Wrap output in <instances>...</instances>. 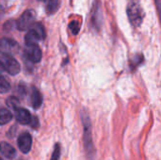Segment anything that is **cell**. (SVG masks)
Wrapping results in <instances>:
<instances>
[{"label":"cell","instance_id":"cell-11","mask_svg":"<svg viewBox=\"0 0 161 160\" xmlns=\"http://www.w3.org/2000/svg\"><path fill=\"white\" fill-rule=\"evenodd\" d=\"M30 103L34 109H39L42 104V96L39 90L35 87H32L31 89V94H30Z\"/></svg>","mask_w":161,"mask_h":160},{"label":"cell","instance_id":"cell-25","mask_svg":"<svg viewBox=\"0 0 161 160\" xmlns=\"http://www.w3.org/2000/svg\"><path fill=\"white\" fill-rule=\"evenodd\" d=\"M0 160H2V158H1V157H0Z\"/></svg>","mask_w":161,"mask_h":160},{"label":"cell","instance_id":"cell-7","mask_svg":"<svg viewBox=\"0 0 161 160\" xmlns=\"http://www.w3.org/2000/svg\"><path fill=\"white\" fill-rule=\"evenodd\" d=\"M18 147L21 150L22 153L27 154L30 149H31V144H32V138L29 133H22L18 140H17Z\"/></svg>","mask_w":161,"mask_h":160},{"label":"cell","instance_id":"cell-13","mask_svg":"<svg viewBox=\"0 0 161 160\" xmlns=\"http://www.w3.org/2000/svg\"><path fill=\"white\" fill-rule=\"evenodd\" d=\"M60 0H47L46 3V12L47 14H54L59 8Z\"/></svg>","mask_w":161,"mask_h":160},{"label":"cell","instance_id":"cell-4","mask_svg":"<svg viewBox=\"0 0 161 160\" xmlns=\"http://www.w3.org/2000/svg\"><path fill=\"white\" fill-rule=\"evenodd\" d=\"M83 125H84V142H85V149L88 154H91L92 151V131H91V123L90 119L86 114L82 116Z\"/></svg>","mask_w":161,"mask_h":160},{"label":"cell","instance_id":"cell-23","mask_svg":"<svg viewBox=\"0 0 161 160\" xmlns=\"http://www.w3.org/2000/svg\"><path fill=\"white\" fill-rule=\"evenodd\" d=\"M2 12H3V10H2V8H0V13H1V14H2Z\"/></svg>","mask_w":161,"mask_h":160},{"label":"cell","instance_id":"cell-8","mask_svg":"<svg viewBox=\"0 0 161 160\" xmlns=\"http://www.w3.org/2000/svg\"><path fill=\"white\" fill-rule=\"evenodd\" d=\"M103 21V17H102V10L100 8V4L99 2L96 0L93 4L92 7V23L93 25V26L97 29H100L101 27V24Z\"/></svg>","mask_w":161,"mask_h":160},{"label":"cell","instance_id":"cell-19","mask_svg":"<svg viewBox=\"0 0 161 160\" xmlns=\"http://www.w3.org/2000/svg\"><path fill=\"white\" fill-rule=\"evenodd\" d=\"M29 124L33 127V128H37L38 126H39V123H38V119L36 118V117H34L33 119H31V121H30V123H29Z\"/></svg>","mask_w":161,"mask_h":160},{"label":"cell","instance_id":"cell-9","mask_svg":"<svg viewBox=\"0 0 161 160\" xmlns=\"http://www.w3.org/2000/svg\"><path fill=\"white\" fill-rule=\"evenodd\" d=\"M15 119L21 124H29L31 121V116L27 109L19 108L15 110Z\"/></svg>","mask_w":161,"mask_h":160},{"label":"cell","instance_id":"cell-10","mask_svg":"<svg viewBox=\"0 0 161 160\" xmlns=\"http://www.w3.org/2000/svg\"><path fill=\"white\" fill-rule=\"evenodd\" d=\"M28 32H30L38 41L45 38V31L43 25L41 23H34L28 29Z\"/></svg>","mask_w":161,"mask_h":160},{"label":"cell","instance_id":"cell-15","mask_svg":"<svg viewBox=\"0 0 161 160\" xmlns=\"http://www.w3.org/2000/svg\"><path fill=\"white\" fill-rule=\"evenodd\" d=\"M6 103H7V106L8 108H10L11 109H13V110L18 109L19 108V106H20V101H19L18 97H16V96H10V97H8L7 99Z\"/></svg>","mask_w":161,"mask_h":160},{"label":"cell","instance_id":"cell-20","mask_svg":"<svg viewBox=\"0 0 161 160\" xmlns=\"http://www.w3.org/2000/svg\"><path fill=\"white\" fill-rule=\"evenodd\" d=\"M17 91H18V93H20V94H22V95H25V93H26V89H25V87H24V86H19V87H17Z\"/></svg>","mask_w":161,"mask_h":160},{"label":"cell","instance_id":"cell-2","mask_svg":"<svg viewBox=\"0 0 161 160\" xmlns=\"http://www.w3.org/2000/svg\"><path fill=\"white\" fill-rule=\"evenodd\" d=\"M36 18V13L33 9L25 10L17 21V28L21 31H25L30 28V26L34 24Z\"/></svg>","mask_w":161,"mask_h":160},{"label":"cell","instance_id":"cell-17","mask_svg":"<svg viewBox=\"0 0 161 160\" xmlns=\"http://www.w3.org/2000/svg\"><path fill=\"white\" fill-rule=\"evenodd\" d=\"M69 28L70 30L72 31V33L74 35H76L78 32H79V29H80V25L78 24L77 21H72L70 24H69Z\"/></svg>","mask_w":161,"mask_h":160},{"label":"cell","instance_id":"cell-24","mask_svg":"<svg viewBox=\"0 0 161 160\" xmlns=\"http://www.w3.org/2000/svg\"><path fill=\"white\" fill-rule=\"evenodd\" d=\"M39 1H46V0H39Z\"/></svg>","mask_w":161,"mask_h":160},{"label":"cell","instance_id":"cell-14","mask_svg":"<svg viewBox=\"0 0 161 160\" xmlns=\"http://www.w3.org/2000/svg\"><path fill=\"white\" fill-rule=\"evenodd\" d=\"M12 119V114L7 108H0V124H7Z\"/></svg>","mask_w":161,"mask_h":160},{"label":"cell","instance_id":"cell-16","mask_svg":"<svg viewBox=\"0 0 161 160\" xmlns=\"http://www.w3.org/2000/svg\"><path fill=\"white\" fill-rule=\"evenodd\" d=\"M9 89L10 85L8 81L5 77L0 76V93H6L9 91Z\"/></svg>","mask_w":161,"mask_h":160},{"label":"cell","instance_id":"cell-21","mask_svg":"<svg viewBox=\"0 0 161 160\" xmlns=\"http://www.w3.org/2000/svg\"><path fill=\"white\" fill-rule=\"evenodd\" d=\"M5 70H4V66H3V64H2V62L0 61V74L1 73H3Z\"/></svg>","mask_w":161,"mask_h":160},{"label":"cell","instance_id":"cell-1","mask_svg":"<svg viewBox=\"0 0 161 160\" xmlns=\"http://www.w3.org/2000/svg\"><path fill=\"white\" fill-rule=\"evenodd\" d=\"M126 14L130 24L134 27H139L144 18L143 9L138 0H130L126 7Z\"/></svg>","mask_w":161,"mask_h":160},{"label":"cell","instance_id":"cell-22","mask_svg":"<svg viewBox=\"0 0 161 160\" xmlns=\"http://www.w3.org/2000/svg\"><path fill=\"white\" fill-rule=\"evenodd\" d=\"M156 3H157V8H158V10H159V6H160V0H156Z\"/></svg>","mask_w":161,"mask_h":160},{"label":"cell","instance_id":"cell-3","mask_svg":"<svg viewBox=\"0 0 161 160\" xmlns=\"http://www.w3.org/2000/svg\"><path fill=\"white\" fill-rule=\"evenodd\" d=\"M1 62L4 66V70L9 74L15 75L20 72V64L11 55H3Z\"/></svg>","mask_w":161,"mask_h":160},{"label":"cell","instance_id":"cell-6","mask_svg":"<svg viewBox=\"0 0 161 160\" xmlns=\"http://www.w3.org/2000/svg\"><path fill=\"white\" fill-rule=\"evenodd\" d=\"M18 48V43L16 41L9 38L0 39V53L3 55H11Z\"/></svg>","mask_w":161,"mask_h":160},{"label":"cell","instance_id":"cell-18","mask_svg":"<svg viewBox=\"0 0 161 160\" xmlns=\"http://www.w3.org/2000/svg\"><path fill=\"white\" fill-rule=\"evenodd\" d=\"M59 157H60V146H59L58 143H57L56 146H55L51 160H59Z\"/></svg>","mask_w":161,"mask_h":160},{"label":"cell","instance_id":"cell-12","mask_svg":"<svg viewBox=\"0 0 161 160\" xmlns=\"http://www.w3.org/2000/svg\"><path fill=\"white\" fill-rule=\"evenodd\" d=\"M0 152L4 157H6L7 158H9V159L13 158L16 156L15 149L10 144H8V142H5V141L0 142Z\"/></svg>","mask_w":161,"mask_h":160},{"label":"cell","instance_id":"cell-5","mask_svg":"<svg viewBox=\"0 0 161 160\" xmlns=\"http://www.w3.org/2000/svg\"><path fill=\"white\" fill-rule=\"evenodd\" d=\"M25 55L33 63H38L42 59V51L38 44H27L25 48Z\"/></svg>","mask_w":161,"mask_h":160}]
</instances>
